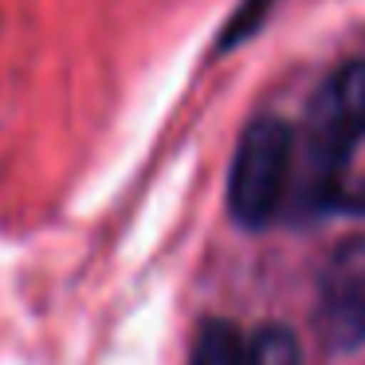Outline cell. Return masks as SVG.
Instances as JSON below:
<instances>
[{
    "label": "cell",
    "mask_w": 365,
    "mask_h": 365,
    "mask_svg": "<svg viewBox=\"0 0 365 365\" xmlns=\"http://www.w3.org/2000/svg\"><path fill=\"white\" fill-rule=\"evenodd\" d=\"M365 134V59L341 63L318 87L307 110L302 153H307V205L326 208L341 165L354 153V142Z\"/></svg>",
    "instance_id": "cell-1"
},
{
    "label": "cell",
    "mask_w": 365,
    "mask_h": 365,
    "mask_svg": "<svg viewBox=\"0 0 365 365\" xmlns=\"http://www.w3.org/2000/svg\"><path fill=\"white\" fill-rule=\"evenodd\" d=\"M294 169V130L283 118H255L240 134L228 173V208L244 228H267L283 208Z\"/></svg>",
    "instance_id": "cell-2"
},
{
    "label": "cell",
    "mask_w": 365,
    "mask_h": 365,
    "mask_svg": "<svg viewBox=\"0 0 365 365\" xmlns=\"http://www.w3.org/2000/svg\"><path fill=\"white\" fill-rule=\"evenodd\" d=\"M318 334L330 349L365 346V236L341 240L318 275Z\"/></svg>",
    "instance_id": "cell-3"
},
{
    "label": "cell",
    "mask_w": 365,
    "mask_h": 365,
    "mask_svg": "<svg viewBox=\"0 0 365 365\" xmlns=\"http://www.w3.org/2000/svg\"><path fill=\"white\" fill-rule=\"evenodd\" d=\"M189 365H244V341H240L236 326L224 318H208L192 341Z\"/></svg>",
    "instance_id": "cell-4"
},
{
    "label": "cell",
    "mask_w": 365,
    "mask_h": 365,
    "mask_svg": "<svg viewBox=\"0 0 365 365\" xmlns=\"http://www.w3.org/2000/svg\"><path fill=\"white\" fill-rule=\"evenodd\" d=\"M244 365H302V349L291 326H259L255 338L244 346Z\"/></svg>",
    "instance_id": "cell-5"
},
{
    "label": "cell",
    "mask_w": 365,
    "mask_h": 365,
    "mask_svg": "<svg viewBox=\"0 0 365 365\" xmlns=\"http://www.w3.org/2000/svg\"><path fill=\"white\" fill-rule=\"evenodd\" d=\"M267 4L271 0H247L244 9L232 16V24L224 28V36H220V51L224 48H232V43H240V40H247V36L259 28V20H263V12H267Z\"/></svg>",
    "instance_id": "cell-6"
},
{
    "label": "cell",
    "mask_w": 365,
    "mask_h": 365,
    "mask_svg": "<svg viewBox=\"0 0 365 365\" xmlns=\"http://www.w3.org/2000/svg\"><path fill=\"white\" fill-rule=\"evenodd\" d=\"M326 208H341V212H357L365 216V177L361 181H338L330 192V200H326Z\"/></svg>",
    "instance_id": "cell-7"
}]
</instances>
